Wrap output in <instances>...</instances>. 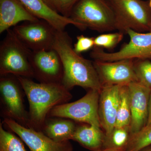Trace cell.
<instances>
[{
  "label": "cell",
  "mask_w": 151,
  "mask_h": 151,
  "mask_svg": "<svg viewBox=\"0 0 151 151\" xmlns=\"http://www.w3.org/2000/svg\"><path fill=\"white\" fill-rule=\"evenodd\" d=\"M76 127L75 122L70 119L47 117L41 131L53 140L61 142L72 140Z\"/></svg>",
  "instance_id": "17"
},
{
  "label": "cell",
  "mask_w": 151,
  "mask_h": 151,
  "mask_svg": "<svg viewBox=\"0 0 151 151\" xmlns=\"http://www.w3.org/2000/svg\"><path fill=\"white\" fill-rule=\"evenodd\" d=\"M140 151H151V146H149Z\"/></svg>",
  "instance_id": "30"
},
{
  "label": "cell",
  "mask_w": 151,
  "mask_h": 151,
  "mask_svg": "<svg viewBox=\"0 0 151 151\" xmlns=\"http://www.w3.org/2000/svg\"><path fill=\"white\" fill-rule=\"evenodd\" d=\"M100 91H89L75 102L57 105L52 108L47 117H58L73 120L102 128L99 116Z\"/></svg>",
  "instance_id": "7"
},
{
  "label": "cell",
  "mask_w": 151,
  "mask_h": 151,
  "mask_svg": "<svg viewBox=\"0 0 151 151\" xmlns=\"http://www.w3.org/2000/svg\"><path fill=\"white\" fill-rule=\"evenodd\" d=\"M12 30L21 41L31 51L52 49L57 30L45 21L38 19L24 22L17 25Z\"/></svg>",
  "instance_id": "9"
},
{
  "label": "cell",
  "mask_w": 151,
  "mask_h": 151,
  "mask_svg": "<svg viewBox=\"0 0 151 151\" xmlns=\"http://www.w3.org/2000/svg\"><path fill=\"white\" fill-rule=\"evenodd\" d=\"M151 126V93L150 96L149 103L148 116L147 122L145 127Z\"/></svg>",
  "instance_id": "28"
},
{
  "label": "cell",
  "mask_w": 151,
  "mask_h": 151,
  "mask_svg": "<svg viewBox=\"0 0 151 151\" xmlns=\"http://www.w3.org/2000/svg\"><path fill=\"white\" fill-rule=\"evenodd\" d=\"M29 104V128L41 131L50 111L68 103L72 94L61 83H37L17 76Z\"/></svg>",
  "instance_id": "2"
},
{
  "label": "cell",
  "mask_w": 151,
  "mask_h": 151,
  "mask_svg": "<svg viewBox=\"0 0 151 151\" xmlns=\"http://www.w3.org/2000/svg\"><path fill=\"white\" fill-rule=\"evenodd\" d=\"M106 1H110V0H106Z\"/></svg>",
  "instance_id": "32"
},
{
  "label": "cell",
  "mask_w": 151,
  "mask_h": 151,
  "mask_svg": "<svg viewBox=\"0 0 151 151\" xmlns=\"http://www.w3.org/2000/svg\"><path fill=\"white\" fill-rule=\"evenodd\" d=\"M79 0H60V14L66 17L70 18L71 11Z\"/></svg>",
  "instance_id": "26"
},
{
  "label": "cell",
  "mask_w": 151,
  "mask_h": 151,
  "mask_svg": "<svg viewBox=\"0 0 151 151\" xmlns=\"http://www.w3.org/2000/svg\"><path fill=\"white\" fill-rule=\"evenodd\" d=\"M94 47V37L81 35L77 37V41L74 45L73 49L76 53L80 54L81 52L92 49Z\"/></svg>",
  "instance_id": "25"
},
{
  "label": "cell",
  "mask_w": 151,
  "mask_h": 151,
  "mask_svg": "<svg viewBox=\"0 0 151 151\" xmlns=\"http://www.w3.org/2000/svg\"><path fill=\"white\" fill-rule=\"evenodd\" d=\"M131 136L130 127H115L110 134L105 135L102 149H119L126 151Z\"/></svg>",
  "instance_id": "20"
},
{
  "label": "cell",
  "mask_w": 151,
  "mask_h": 151,
  "mask_svg": "<svg viewBox=\"0 0 151 151\" xmlns=\"http://www.w3.org/2000/svg\"><path fill=\"white\" fill-rule=\"evenodd\" d=\"M43 1L52 9L60 14V0H43Z\"/></svg>",
  "instance_id": "27"
},
{
  "label": "cell",
  "mask_w": 151,
  "mask_h": 151,
  "mask_svg": "<svg viewBox=\"0 0 151 151\" xmlns=\"http://www.w3.org/2000/svg\"><path fill=\"white\" fill-rule=\"evenodd\" d=\"M131 118L129 86L128 85H121L115 127H130Z\"/></svg>",
  "instance_id": "19"
},
{
  "label": "cell",
  "mask_w": 151,
  "mask_h": 151,
  "mask_svg": "<svg viewBox=\"0 0 151 151\" xmlns=\"http://www.w3.org/2000/svg\"><path fill=\"white\" fill-rule=\"evenodd\" d=\"M129 92L131 135L139 132L147 125L151 88L139 81L128 84Z\"/></svg>",
  "instance_id": "13"
},
{
  "label": "cell",
  "mask_w": 151,
  "mask_h": 151,
  "mask_svg": "<svg viewBox=\"0 0 151 151\" xmlns=\"http://www.w3.org/2000/svg\"><path fill=\"white\" fill-rule=\"evenodd\" d=\"M29 61L34 78L39 82L61 83L63 66L59 54L54 49L32 51Z\"/></svg>",
  "instance_id": "11"
},
{
  "label": "cell",
  "mask_w": 151,
  "mask_h": 151,
  "mask_svg": "<svg viewBox=\"0 0 151 151\" xmlns=\"http://www.w3.org/2000/svg\"><path fill=\"white\" fill-rule=\"evenodd\" d=\"M149 6H150V8H151V0H150V2L149 3Z\"/></svg>",
  "instance_id": "31"
},
{
  "label": "cell",
  "mask_w": 151,
  "mask_h": 151,
  "mask_svg": "<svg viewBox=\"0 0 151 151\" xmlns=\"http://www.w3.org/2000/svg\"><path fill=\"white\" fill-rule=\"evenodd\" d=\"M34 16L19 0H0V34L22 22H34Z\"/></svg>",
  "instance_id": "16"
},
{
  "label": "cell",
  "mask_w": 151,
  "mask_h": 151,
  "mask_svg": "<svg viewBox=\"0 0 151 151\" xmlns=\"http://www.w3.org/2000/svg\"><path fill=\"white\" fill-rule=\"evenodd\" d=\"M2 123L7 129L17 135L25 143L30 151H73L70 141L55 142L41 131L23 127L12 119L4 118Z\"/></svg>",
  "instance_id": "10"
},
{
  "label": "cell",
  "mask_w": 151,
  "mask_h": 151,
  "mask_svg": "<svg viewBox=\"0 0 151 151\" xmlns=\"http://www.w3.org/2000/svg\"><path fill=\"white\" fill-rule=\"evenodd\" d=\"M135 68L139 81L151 88V62L135 60Z\"/></svg>",
  "instance_id": "24"
},
{
  "label": "cell",
  "mask_w": 151,
  "mask_h": 151,
  "mask_svg": "<svg viewBox=\"0 0 151 151\" xmlns=\"http://www.w3.org/2000/svg\"><path fill=\"white\" fill-rule=\"evenodd\" d=\"M0 124V151H27L21 139Z\"/></svg>",
  "instance_id": "21"
},
{
  "label": "cell",
  "mask_w": 151,
  "mask_h": 151,
  "mask_svg": "<svg viewBox=\"0 0 151 151\" xmlns=\"http://www.w3.org/2000/svg\"><path fill=\"white\" fill-rule=\"evenodd\" d=\"M105 137L102 128L83 124L76 125L72 140L89 150L97 151L103 147Z\"/></svg>",
  "instance_id": "18"
},
{
  "label": "cell",
  "mask_w": 151,
  "mask_h": 151,
  "mask_svg": "<svg viewBox=\"0 0 151 151\" xmlns=\"http://www.w3.org/2000/svg\"><path fill=\"white\" fill-rule=\"evenodd\" d=\"M151 146V126L131 135L126 151H140Z\"/></svg>",
  "instance_id": "22"
},
{
  "label": "cell",
  "mask_w": 151,
  "mask_h": 151,
  "mask_svg": "<svg viewBox=\"0 0 151 151\" xmlns=\"http://www.w3.org/2000/svg\"><path fill=\"white\" fill-rule=\"evenodd\" d=\"M115 17L116 30L127 34L129 29L151 32V8L142 0H110Z\"/></svg>",
  "instance_id": "5"
},
{
  "label": "cell",
  "mask_w": 151,
  "mask_h": 151,
  "mask_svg": "<svg viewBox=\"0 0 151 151\" xmlns=\"http://www.w3.org/2000/svg\"><path fill=\"white\" fill-rule=\"evenodd\" d=\"M52 49L57 52L63 66L61 84L68 90L75 86L100 91L103 85L93 61L74 51L72 40L65 31H57Z\"/></svg>",
  "instance_id": "1"
},
{
  "label": "cell",
  "mask_w": 151,
  "mask_h": 151,
  "mask_svg": "<svg viewBox=\"0 0 151 151\" xmlns=\"http://www.w3.org/2000/svg\"><path fill=\"white\" fill-rule=\"evenodd\" d=\"M97 151H125L124 150L112 148L102 149Z\"/></svg>",
  "instance_id": "29"
},
{
  "label": "cell",
  "mask_w": 151,
  "mask_h": 151,
  "mask_svg": "<svg viewBox=\"0 0 151 151\" xmlns=\"http://www.w3.org/2000/svg\"><path fill=\"white\" fill-rule=\"evenodd\" d=\"M34 16L43 20L57 31H64L68 25H73L81 30V27L70 18L66 17L52 9L43 0H19Z\"/></svg>",
  "instance_id": "15"
},
{
  "label": "cell",
  "mask_w": 151,
  "mask_h": 151,
  "mask_svg": "<svg viewBox=\"0 0 151 151\" xmlns=\"http://www.w3.org/2000/svg\"><path fill=\"white\" fill-rule=\"evenodd\" d=\"M121 85H103L100 91L99 118L105 135L110 134L115 128Z\"/></svg>",
  "instance_id": "14"
},
{
  "label": "cell",
  "mask_w": 151,
  "mask_h": 151,
  "mask_svg": "<svg viewBox=\"0 0 151 151\" xmlns=\"http://www.w3.org/2000/svg\"><path fill=\"white\" fill-rule=\"evenodd\" d=\"M32 51L21 41L12 29L7 31L0 45V75L13 74L34 78L29 61Z\"/></svg>",
  "instance_id": "4"
},
{
  "label": "cell",
  "mask_w": 151,
  "mask_h": 151,
  "mask_svg": "<svg viewBox=\"0 0 151 151\" xmlns=\"http://www.w3.org/2000/svg\"><path fill=\"white\" fill-rule=\"evenodd\" d=\"M135 60L124 59L112 62L93 61L102 85H128L139 81Z\"/></svg>",
  "instance_id": "12"
},
{
  "label": "cell",
  "mask_w": 151,
  "mask_h": 151,
  "mask_svg": "<svg viewBox=\"0 0 151 151\" xmlns=\"http://www.w3.org/2000/svg\"><path fill=\"white\" fill-rule=\"evenodd\" d=\"M25 94L16 76H1L0 99L1 114L3 118L12 119L20 125L29 128V113L26 110Z\"/></svg>",
  "instance_id": "6"
},
{
  "label": "cell",
  "mask_w": 151,
  "mask_h": 151,
  "mask_svg": "<svg viewBox=\"0 0 151 151\" xmlns=\"http://www.w3.org/2000/svg\"><path fill=\"white\" fill-rule=\"evenodd\" d=\"M124 34L121 32L104 34L94 37V47L113 49L122 40Z\"/></svg>",
  "instance_id": "23"
},
{
  "label": "cell",
  "mask_w": 151,
  "mask_h": 151,
  "mask_svg": "<svg viewBox=\"0 0 151 151\" xmlns=\"http://www.w3.org/2000/svg\"><path fill=\"white\" fill-rule=\"evenodd\" d=\"M127 34L129 36V42L119 51L108 53L103 48L94 47L90 52V57L95 61L103 62L151 58V32L142 33L129 29Z\"/></svg>",
  "instance_id": "8"
},
{
  "label": "cell",
  "mask_w": 151,
  "mask_h": 151,
  "mask_svg": "<svg viewBox=\"0 0 151 151\" xmlns=\"http://www.w3.org/2000/svg\"><path fill=\"white\" fill-rule=\"evenodd\" d=\"M70 18L80 25L81 30L89 28L104 32L116 30L115 14L106 0H79Z\"/></svg>",
  "instance_id": "3"
}]
</instances>
